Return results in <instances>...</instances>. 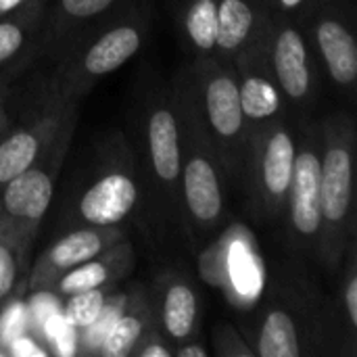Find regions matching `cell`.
<instances>
[{"mask_svg": "<svg viewBox=\"0 0 357 357\" xmlns=\"http://www.w3.org/2000/svg\"><path fill=\"white\" fill-rule=\"evenodd\" d=\"M268 10L253 0H218V29L213 56L232 63L236 54L255 44L266 29Z\"/></svg>", "mask_w": 357, "mask_h": 357, "instance_id": "e0dca14e", "label": "cell"}, {"mask_svg": "<svg viewBox=\"0 0 357 357\" xmlns=\"http://www.w3.org/2000/svg\"><path fill=\"white\" fill-rule=\"evenodd\" d=\"M297 140L282 117L249 126L241 182L255 220H276L287 209Z\"/></svg>", "mask_w": 357, "mask_h": 357, "instance_id": "5b68a950", "label": "cell"}, {"mask_svg": "<svg viewBox=\"0 0 357 357\" xmlns=\"http://www.w3.org/2000/svg\"><path fill=\"white\" fill-rule=\"evenodd\" d=\"M144 149L155 188L159 190L167 213L174 215V220L184 228L180 192V128L172 90L153 94L146 105Z\"/></svg>", "mask_w": 357, "mask_h": 357, "instance_id": "ba28073f", "label": "cell"}, {"mask_svg": "<svg viewBox=\"0 0 357 357\" xmlns=\"http://www.w3.org/2000/svg\"><path fill=\"white\" fill-rule=\"evenodd\" d=\"M180 128V192L186 234H207L226 213V178L197 105L190 71H180L172 86Z\"/></svg>", "mask_w": 357, "mask_h": 357, "instance_id": "6da1fadb", "label": "cell"}, {"mask_svg": "<svg viewBox=\"0 0 357 357\" xmlns=\"http://www.w3.org/2000/svg\"><path fill=\"white\" fill-rule=\"evenodd\" d=\"M29 331V316H27V307L25 303L19 301H6L0 307V349L4 351V347L19 337L21 333Z\"/></svg>", "mask_w": 357, "mask_h": 357, "instance_id": "83f0119b", "label": "cell"}, {"mask_svg": "<svg viewBox=\"0 0 357 357\" xmlns=\"http://www.w3.org/2000/svg\"><path fill=\"white\" fill-rule=\"evenodd\" d=\"M126 301H128L126 293H111L109 295V299L105 303V310L100 312L96 322L90 324L84 333L77 335V349H75V354H79V356H96L98 354L100 343L105 341L109 328L117 320V316L123 310Z\"/></svg>", "mask_w": 357, "mask_h": 357, "instance_id": "484cf974", "label": "cell"}, {"mask_svg": "<svg viewBox=\"0 0 357 357\" xmlns=\"http://www.w3.org/2000/svg\"><path fill=\"white\" fill-rule=\"evenodd\" d=\"M253 354L259 357H301L305 354L297 316L278 305H270L259 320L253 341Z\"/></svg>", "mask_w": 357, "mask_h": 357, "instance_id": "603a6c76", "label": "cell"}, {"mask_svg": "<svg viewBox=\"0 0 357 357\" xmlns=\"http://www.w3.org/2000/svg\"><path fill=\"white\" fill-rule=\"evenodd\" d=\"M77 113L65 119L56 138L48 146V151L25 172L8 180L0 188V213L17 222L19 226L40 232V224L52 203L54 184L63 169L65 157L69 153V144L75 132Z\"/></svg>", "mask_w": 357, "mask_h": 357, "instance_id": "52a82bcc", "label": "cell"}, {"mask_svg": "<svg viewBox=\"0 0 357 357\" xmlns=\"http://www.w3.org/2000/svg\"><path fill=\"white\" fill-rule=\"evenodd\" d=\"M36 236L38 232L19 226L0 213V307L25 287L23 278L29 274L27 255Z\"/></svg>", "mask_w": 357, "mask_h": 357, "instance_id": "7402d4cb", "label": "cell"}, {"mask_svg": "<svg viewBox=\"0 0 357 357\" xmlns=\"http://www.w3.org/2000/svg\"><path fill=\"white\" fill-rule=\"evenodd\" d=\"M211 339H213V351L218 357H255L253 347L228 322L215 324L211 331Z\"/></svg>", "mask_w": 357, "mask_h": 357, "instance_id": "4316f807", "label": "cell"}, {"mask_svg": "<svg viewBox=\"0 0 357 357\" xmlns=\"http://www.w3.org/2000/svg\"><path fill=\"white\" fill-rule=\"evenodd\" d=\"M312 38L331 82L339 90L349 92L357 79V44L347 21L337 13L318 8L312 23Z\"/></svg>", "mask_w": 357, "mask_h": 357, "instance_id": "2e32d148", "label": "cell"}, {"mask_svg": "<svg viewBox=\"0 0 357 357\" xmlns=\"http://www.w3.org/2000/svg\"><path fill=\"white\" fill-rule=\"evenodd\" d=\"M25 2L27 0H0V17L6 15V13H10V10H15L17 6L25 4Z\"/></svg>", "mask_w": 357, "mask_h": 357, "instance_id": "e575fe53", "label": "cell"}, {"mask_svg": "<svg viewBox=\"0 0 357 357\" xmlns=\"http://www.w3.org/2000/svg\"><path fill=\"white\" fill-rule=\"evenodd\" d=\"M130 357H174V345L161 331H157V324L153 322L132 349Z\"/></svg>", "mask_w": 357, "mask_h": 357, "instance_id": "f1b7e54d", "label": "cell"}, {"mask_svg": "<svg viewBox=\"0 0 357 357\" xmlns=\"http://www.w3.org/2000/svg\"><path fill=\"white\" fill-rule=\"evenodd\" d=\"M232 67L238 79V96L245 119L249 126L282 117L284 98L278 90V84L272 75V69L264 50L261 38L234 56Z\"/></svg>", "mask_w": 357, "mask_h": 357, "instance_id": "9a60e30c", "label": "cell"}, {"mask_svg": "<svg viewBox=\"0 0 357 357\" xmlns=\"http://www.w3.org/2000/svg\"><path fill=\"white\" fill-rule=\"evenodd\" d=\"M126 238L123 228L119 226H79L59 241H54L42 255L33 261L29 270L27 289L31 293L52 291L54 282L67 274L71 268L96 257L109 247Z\"/></svg>", "mask_w": 357, "mask_h": 357, "instance_id": "7c38bea8", "label": "cell"}, {"mask_svg": "<svg viewBox=\"0 0 357 357\" xmlns=\"http://www.w3.org/2000/svg\"><path fill=\"white\" fill-rule=\"evenodd\" d=\"M349 253V264H347V272H345V280H343V310L345 316L349 320L351 331H356L357 326V270H356V247L354 241L347 245L345 249Z\"/></svg>", "mask_w": 357, "mask_h": 357, "instance_id": "f546056e", "label": "cell"}, {"mask_svg": "<svg viewBox=\"0 0 357 357\" xmlns=\"http://www.w3.org/2000/svg\"><path fill=\"white\" fill-rule=\"evenodd\" d=\"M264 50L284 100L305 107L316 94V71L303 29L280 10L268 13Z\"/></svg>", "mask_w": 357, "mask_h": 357, "instance_id": "9c48e42d", "label": "cell"}, {"mask_svg": "<svg viewBox=\"0 0 357 357\" xmlns=\"http://www.w3.org/2000/svg\"><path fill=\"white\" fill-rule=\"evenodd\" d=\"M190 77L199 111L224 169V178L241 180L249 123L241 107L236 71L232 63L215 56H197L190 67Z\"/></svg>", "mask_w": 357, "mask_h": 357, "instance_id": "277c9868", "label": "cell"}, {"mask_svg": "<svg viewBox=\"0 0 357 357\" xmlns=\"http://www.w3.org/2000/svg\"><path fill=\"white\" fill-rule=\"evenodd\" d=\"M52 351L46 347V343L42 339L38 341L29 331L21 333L4 347V356L10 357H48Z\"/></svg>", "mask_w": 357, "mask_h": 357, "instance_id": "4dcf8cb0", "label": "cell"}, {"mask_svg": "<svg viewBox=\"0 0 357 357\" xmlns=\"http://www.w3.org/2000/svg\"><path fill=\"white\" fill-rule=\"evenodd\" d=\"M257 6H261L264 10H268V13H272V10H276V0H253Z\"/></svg>", "mask_w": 357, "mask_h": 357, "instance_id": "d590c367", "label": "cell"}, {"mask_svg": "<svg viewBox=\"0 0 357 357\" xmlns=\"http://www.w3.org/2000/svg\"><path fill=\"white\" fill-rule=\"evenodd\" d=\"M136 0H52L40 31V50L59 61L88 31Z\"/></svg>", "mask_w": 357, "mask_h": 357, "instance_id": "4fadbf2b", "label": "cell"}, {"mask_svg": "<svg viewBox=\"0 0 357 357\" xmlns=\"http://www.w3.org/2000/svg\"><path fill=\"white\" fill-rule=\"evenodd\" d=\"M46 0H27L0 17V73L40 42Z\"/></svg>", "mask_w": 357, "mask_h": 357, "instance_id": "44dd1931", "label": "cell"}, {"mask_svg": "<svg viewBox=\"0 0 357 357\" xmlns=\"http://www.w3.org/2000/svg\"><path fill=\"white\" fill-rule=\"evenodd\" d=\"M307 4V0H276V10L284 13V15H293L297 10H301Z\"/></svg>", "mask_w": 357, "mask_h": 357, "instance_id": "836d02e7", "label": "cell"}, {"mask_svg": "<svg viewBox=\"0 0 357 357\" xmlns=\"http://www.w3.org/2000/svg\"><path fill=\"white\" fill-rule=\"evenodd\" d=\"M174 357H207V347L199 339H192V341L176 345Z\"/></svg>", "mask_w": 357, "mask_h": 357, "instance_id": "1f68e13d", "label": "cell"}, {"mask_svg": "<svg viewBox=\"0 0 357 357\" xmlns=\"http://www.w3.org/2000/svg\"><path fill=\"white\" fill-rule=\"evenodd\" d=\"M153 322H155V312L149 293L138 287L128 295L123 310L119 312L117 320L109 328L96 356L130 357L132 349L136 347V343Z\"/></svg>", "mask_w": 357, "mask_h": 357, "instance_id": "ffe728a7", "label": "cell"}, {"mask_svg": "<svg viewBox=\"0 0 357 357\" xmlns=\"http://www.w3.org/2000/svg\"><path fill=\"white\" fill-rule=\"evenodd\" d=\"M8 128V105H6V86L4 75H0V134Z\"/></svg>", "mask_w": 357, "mask_h": 357, "instance_id": "d6a6232c", "label": "cell"}, {"mask_svg": "<svg viewBox=\"0 0 357 357\" xmlns=\"http://www.w3.org/2000/svg\"><path fill=\"white\" fill-rule=\"evenodd\" d=\"M77 113L75 100H59L46 92L40 109L0 138V188L33 165L52 144L67 117Z\"/></svg>", "mask_w": 357, "mask_h": 357, "instance_id": "8fae6325", "label": "cell"}, {"mask_svg": "<svg viewBox=\"0 0 357 357\" xmlns=\"http://www.w3.org/2000/svg\"><path fill=\"white\" fill-rule=\"evenodd\" d=\"M136 266L134 249L130 241H119L117 245L109 247L107 251L98 253L96 257L71 268L67 274H63L52 291L61 297L88 291V289H113V284L121 278H126Z\"/></svg>", "mask_w": 357, "mask_h": 357, "instance_id": "ac0fdd59", "label": "cell"}, {"mask_svg": "<svg viewBox=\"0 0 357 357\" xmlns=\"http://www.w3.org/2000/svg\"><path fill=\"white\" fill-rule=\"evenodd\" d=\"M111 295V289H88L73 295H67L63 316L67 324L75 331V335L84 333L90 324L96 322L100 312L105 310V303Z\"/></svg>", "mask_w": 357, "mask_h": 357, "instance_id": "d4e9b609", "label": "cell"}, {"mask_svg": "<svg viewBox=\"0 0 357 357\" xmlns=\"http://www.w3.org/2000/svg\"><path fill=\"white\" fill-rule=\"evenodd\" d=\"M151 19V0H136L102 21L56 61L46 92L59 100L79 102L102 77L123 67L144 46Z\"/></svg>", "mask_w": 357, "mask_h": 357, "instance_id": "7a4b0ae2", "label": "cell"}, {"mask_svg": "<svg viewBox=\"0 0 357 357\" xmlns=\"http://www.w3.org/2000/svg\"><path fill=\"white\" fill-rule=\"evenodd\" d=\"M157 312L159 328L174 347L199 339V299L182 276L169 274L163 278Z\"/></svg>", "mask_w": 357, "mask_h": 357, "instance_id": "d6986e66", "label": "cell"}, {"mask_svg": "<svg viewBox=\"0 0 357 357\" xmlns=\"http://www.w3.org/2000/svg\"><path fill=\"white\" fill-rule=\"evenodd\" d=\"M140 201V182L130 165H109L77 199V218L86 226H119Z\"/></svg>", "mask_w": 357, "mask_h": 357, "instance_id": "5bb4252c", "label": "cell"}, {"mask_svg": "<svg viewBox=\"0 0 357 357\" xmlns=\"http://www.w3.org/2000/svg\"><path fill=\"white\" fill-rule=\"evenodd\" d=\"M320 195L322 226L316 251L328 270H337L354 238V119L345 113L320 126Z\"/></svg>", "mask_w": 357, "mask_h": 357, "instance_id": "3957f363", "label": "cell"}, {"mask_svg": "<svg viewBox=\"0 0 357 357\" xmlns=\"http://www.w3.org/2000/svg\"><path fill=\"white\" fill-rule=\"evenodd\" d=\"M205 282L218 287L238 310H251L266 287V268L253 232L241 224L226 228L199 257Z\"/></svg>", "mask_w": 357, "mask_h": 357, "instance_id": "8992f818", "label": "cell"}, {"mask_svg": "<svg viewBox=\"0 0 357 357\" xmlns=\"http://www.w3.org/2000/svg\"><path fill=\"white\" fill-rule=\"evenodd\" d=\"M178 17L186 42L197 56H213L218 29V0H180Z\"/></svg>", "mask_w": 357, "mask_h": 357, "instance_id": "cb8c5ba5", "label": "cell"}, {"mask_svg": "<svg viewBox=\"0 0 357 357\" xmlns=\"http://www.w3.org/2000/svg\"><path fill=\"white\" fill-rule=\"evenodd\" d=\"M289 228L297 247L316 249L322 226L320 128L310 126L297 140L295 167L287 197Z\"/></svg>", "mask_w": 357, "mask_h": 357, "instance_id": "30bf717a", "label": "cell"}]
</instances>
